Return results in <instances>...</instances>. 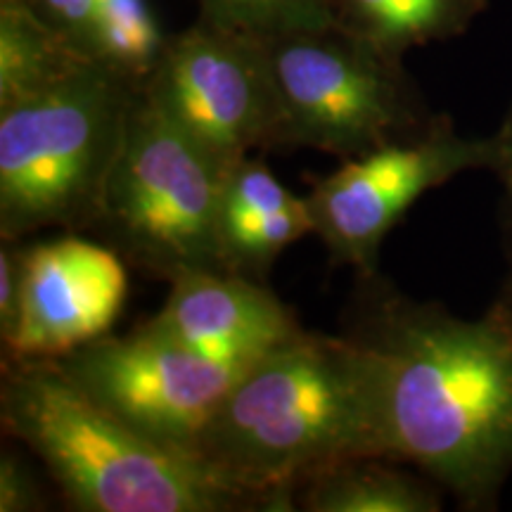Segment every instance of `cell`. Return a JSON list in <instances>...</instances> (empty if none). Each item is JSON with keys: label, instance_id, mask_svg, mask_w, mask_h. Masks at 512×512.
I'll use <instances>...</instances> for the list:
<instances>
[{"label": "cell", "instance_id": "1", "mask_svg": "<svg viewBox=\"0 0 512 512\" xmlns=\"http://www.w3.org/2000/svg\"><path fill=\"white\" fill-rule=\"evenodd\" d=\"M342 335L368 377L384 458L460 508L494 510L512 475V285L477 318L358 278Z\"/></svg>", "mask_w": 512, "mask_h": 512}, {"label": "cell", "instance_id": "2", "mask_svg": "<svg viewBox=\"0 0 512 512\" xmlns=\"http://www.w3.org/2000/svg\"><path fill=\"white\" fill-rule=\"evenodd\" d=\"M195 453L256 510H292L320 470L382 456L354 344L304 330L256 358L207 422Z\"/></svg>", "mask_w": 512, "mask_h": 512}, {"label": "cell", "instance_id": "3", "mask_svg": "<svg viewBox=\"0 0 512 512\" xmlns=\"http://www.w3.org/2000/svg\"><path fill=\"white\" fill-rule=\"evenodd\" d=\"M0 422L83 512L256 510L197 453L147 439L88 396L57 358H5Z\"/></svg>", "mask_w": 512, "mask_h": 512}, {"label": "cell", "instance_id": "4", "mask_svg": "<svg viewBox=\"0 0 512 512\" xmlns=\"http://www.w3.org/2000/svg\"><path fill=\"white\" fill-rule=\"evenodd\" d=\"M143 83L86 60L0 107V240L91 230Z\"/></svg>", "mask_w": 512, "mask_h": 512}, {"label": "cell", "instance_id": "5", "mask_svg": "<svg viewBox=\"0 0 512 512\" xmlns=\"http://www.w3.org/2000/svg\"><path fill=\"white\" fill-rule=\"evenodd\" d=\"M226 171L140 91L93 223L126 264L174 283L226 271L219 247Z\"/></svg>", "mask_w": 512, "mask_h": 512}, {"label": "cell", "instance_id": "6", "mask_svg": "<svg viewBox=\"0 0 512 512\" xmlns=\"http://www.w3.org/2000/svg\"><path fill=\"white\" fill-rule=\"evenodd\" d=\"M280 145L344 159L418 136L434 121L403 60L330 22L266 41Z\"/></svg>", "mask_w": 512, "mask_h": 512}, {"label": "cell", "instance_id": "7", "mask_svg": "<svg viewBox=\"0 0 512 512\" xmlns=\"http://www.w3.org/2000/svg\"><path fill=\"white\" fill-rule=\"evenodd\" d=\"M143 93L228 171L254 150L280 147V102L266 41L197 17L169 36Z\"/></svg>", "mask_w": 512, "mask_h": 512}, {"label": "cell", "instance_id": "8", "mask_svg": "<svg viewBox=\"0 0 512 512\" xmlns=\"http://www.w3.org/2000/svg\"><path fill=\"white\" fill-rule=\"evenodd\" d=\"M494 159V136L465 138L451 119L434 117L418 136L344 159L337 171L320 178L306 195L313 233L335 264L366 278L377 273L382 240L415 200L465 171L494 169Z\"/></svg>", "mask_w": 512, "mask_h": 512}, {"label": "cell", "instance_id": "9", "mask_svg": "<svg viewBox=\"0 0 512 512\" xmlns=\"http://www.w3.org/2000/svg\"><path fill=\"white\" fill-rule=\"evenodd\" d=\"M57 361L83 392L133 430L190 453L254 363L202 354L145 323L126 337L107 332Z\"/></svg>", "mask_w": 512, "mask_h": 512}, {"label": "cell", "instance_id": "10", "mask_svg": "<svg viewBox=\"0 0 512 512\" xmlns=\"http://www.w3.org/2000/svg\"><path fill=\"white\" fill-rule=\"evenodd\" d=\"M128 294L117 249L67 238L22 247V299L5 358H60L112 330Z\"/></svg>", "mask_w": 512, "mask_h": 512}, {"label": "cell", "instance_id": "11", "mask_svg": "<svg viewBox=\"0 0 512 512\" xmlns=\"http://www.w3.org/2000/svg\"><path fill=\"white\" fill-rule=\"evenodd\" d=\"M145 325L202 354L245 363L304 332L264 283L228 271L174 280L162 311Z\"/></svg>", "mask_w": 512, "mask_h": 512}, {"label": "cell", "instance_id": "12", "mask_svg": "<svg viewBox=\"0 0 512 512\" xmlns=\"http://www.w3.org/2000/svg\"><path fill=\"white\" fill-rule=\"evenodd\" d=\"M311 512H437L439 486L384 456H354L313 475L297 494Z\"/></svg>", "mask_w": 512, "mask_h": 512}, {"label": "cell", "instance_id": "13", "mask_svg": "<svg viewBox=\"0 0 512 512\" xmlns=\"http://www.w3.org/2000/svg\"><path fill=\"white\" fill-rule=\"evenodd\" d=\"M86 60L29 0H0V107L46 91Z\"/></svg>", "mask_w": 512, "mask_h": 512}, {"label": "cell", "instance_id": "14", "mask_svg": "<svg viewBox=\"0 0 512 512\" xmlns=\"http://www.w3.org/2000/svg\"><path fill=\"white\" fill-rule=\"evenodd\" d=\"M486 0H332L335 22L399 57L411 48L458 36Z\"/></svg>", "mask_w": 512, "mask_h": 512}, {"label": "cell", "instance_id": "15", "mask_svg": "<svg viewBox=\"0 0 512 512\" xmlns=\"http://www.w3.org/2000/svg\"><path fill=\"white\" fill-rule=\"evenodd\" d=\"M309 233H313V219L306 197L285 209L221 211L219 247L223 268L264 283L280 252Z\"/></svg>", "mask_w": 512, "mask_h": 512}, {"label": "cell", "instance_id": "16", "mask_svg": "<svg viewBox=\"0 0 512 512\" xmlns=\"http://www.w3.org/2000/svg\"><path fill=\"white\" fill-rule=\"evenodd\" d=\"M169 36L152 15L150 0H102L86 38V55L128 79L145 83Z\"/></svg>", "mask_w": 512, "mask_h": 512}, {"label": "cell", "instance_id": "17", "mask_svg": "<svg viewBox=\"0 0 512 512\" xmlns=\"http://www.w3.org/2000/svg\"><path fill=\"white\" fill-rule=\"evenodd\" d=\"M197 5L200 17L261 41L335 22L332 0H197Z\"/></svg>", "mask_w": 512, "mask_h": 512}, {"label": "cell", "instance_id": "18", "mask_svg": "<svg viewBox=\"0 0 512 512\" xmlns=\"http://www.w3.org/2000/svg\"><path fill=\"white\" fill-rule=\"evenodd\" d=\"M46 510V496L27 463L12 451L0 456V512Z\"/></svg>", "mask_w": 512, "mask_h": 512}, {"label": "cell", "instance_id": "19", "mask_svg": "<svg viewBox=\"0 0 512 512\" xmlns=\"http://www.w3.org/2000/svg\"><path fill=\"white\" fill-rule=\"evenodd\" d=\"M29 3L86 55L88 31L102 0H29Z\"/></svg>", "mask_w": 512, "mask_h": 512}, {"label": "cell", "instance_id": "20", "mask_svg": "<svg viewBox=\"0 0 512 512\" xmlns=\"http://www.w3.org/2000/svg\"><path fill=\"white\" fill-rule=\"evenodd\" d=\"M22 299V245L3 240L0 249V337L3 342L15 330Z\"/></svg>", "mask_w": 512, "mask_h": 512}, {"label": "cell", "instance_id": "21", "mask_svg": "<svg viewBox=\"0 0 512 512\" xmlns=\"http://www.w3.org/2000/svg\"><path fill=\"white\" fill-rule=\"evenodd\" d=\"M494 143H496L494 171L501 176L505 197H508V216H510V230H512V110L508 112V117H505L501 131L494 136Z\"/></svg>", "mask_w": 512, "mask_h": 512}]
</instances>
